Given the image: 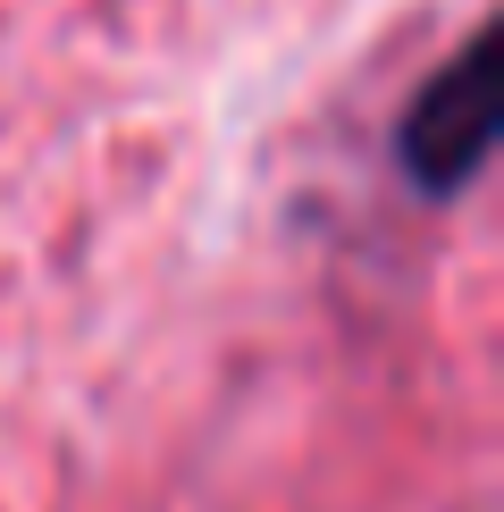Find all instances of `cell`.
Returning <instances> with one entry per match:
<instances>
[{"instance_id": "6da1fadb", "label": "cell", "mask_w": 504, "mask_h": 512, "mask_svg": "<svg viewBox=\"0 0 504 512\" xmlns=\"http://www.w3.org/2000/svg\"><path fill=\"white\" fill-rule=\"evenodd\" d=\"M488 143H496V59H488V42H471L454 68H437L429 84H420L395 152H404V177L420 185V194L446 202L454 185L488 160Z\"/></svg>"}]
</instances>
